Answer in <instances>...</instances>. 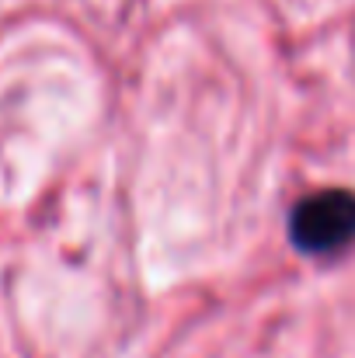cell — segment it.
I'll return each mask as SVG.
<instances>
[{
  "label": "cell",
  "instance_id": "6da1fadb",
  "mask_svg": "<svg viewBox=\"0 0 355 358\" xmlns=\"http://www.w3.org/2000/svg\"><path fill=\"white\" fill-rule=\"evenodd\" d=\"M289 240L303 254H335L355 240V195L328 188L307 195L289 213Z\"/></svg>",
  "mask_w": 355,
  "mask_h": 358
}]
</instances>
